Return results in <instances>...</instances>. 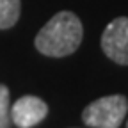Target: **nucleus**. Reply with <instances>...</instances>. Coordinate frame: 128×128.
Segmentation results:
<instances>
[{
	"instance_id": "4",
	"label": "nucleus",
	"mask_w": 128,
	"mask_h": 128,
	"mask_svg": "<svg viewBox=\"0 0 128 128\" xmlns=\"http://www.w3.org/2000/svg\"><path fill=\"white\" fill-rule=\"evenodd\" d=\"M48 116V105L38 96H22L11 107V123L18 128H32Z\"/></svg>"
},
{
	"instance_id": "2",
	"label": "nucleus",
	"mask_w": 128,
	"mask_h": 128,
	"mask_svg": "<svg viewBox=\"0 0 128 128\" xmlns=\"http://www.w3.org/2000/svg\"><path fill=\"white\" fill-rule=\"evenodd\" d=\"M128 112V100L123 94H110L89 103L82 121L91 128H119Z\"/></svg>"
},
{
	"instance_id": "7",
	"label": "nucleus",
	"mask_w": 128,
	"mask_h": 128,
	"mask_svg": "<svg viewBox=\"0 0 128 128\" xmlns=\"http://www.w3.org/2000/svg\"><path fill=\"white\" fill-rule=\"evenodd\" d=\"M126 128H128V121H126Z\"/></svg>"
},
{
	"instance_id": "1",
	"label": "nucleus",
	"mask_w": 128,
	"mask_h": 128,
	"mask_svg": "<svg viewBox=\"0 0 128 128\" xmlns=\"http://www.w3.org/2000/svg\"><path fill=\"white\" fill-rule=\"evenodd\" d=\"M84 38L80 18L71 11H60L38 32L36 50L46 57H66L78 50Z\"/></svg>"
},
{
	"instance_id": "3",
	"label": "nucleus",
	"mask_w": 128,
	"mask_h": 128,
	"mask_svg": "<svg viewBox=\"0 0 128 128\" xmlns=\"http://www.w3.org/2000/svg\"><path fill=\"white\" fill-rule=\"evenodd\" d=\"M102 50L116 64L128 66V18H114L102 34Z\"/></svg>"
},
{
	"instance_id": "6",
	"label": "nucleus",
	"mask_w": 128,
	"mask_h": 128,
	"mask_svg": "<svg viewBox=\"0 0 128 128\" xmlns=\"http://www.w3.org/2000/svg\"><path fill=\"white\" fill-rule=\"evenodd\" d=\"M0 128H11V105H9V89L0 84Z\"/></svg>"
},
{
	"instance_id": "5",
	"label": "nucleus",
	"mask_w": 128,
	"mask_h": 128,
	"mask_svg": "<svg viewBox=\"0 0 128 128\" xmlns=\"http://www.w3.org/2000/svg\"><path fill=\"white\" fill-rule=\"evenodd\" d=\"M22 2L20 0H0V28H11L20 18Z\"/></svg>"
}]
</instances>
